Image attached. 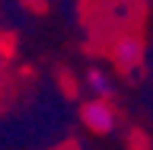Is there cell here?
<instances>
[{
  "instance_id": "obj_1",
  "label": "cell",
  "mask_w": 153,
  "mask_h": 150,
  "mask_svg": "<svg viewBox=\"0 0 153 150\" xmlns=\"http://www.w3.org/2000/svg\"><path fill=\"white\" fill-rule=\"evenodd\" d=\"M83 122H86V128L96 131V134H112L115 125H118V115H115V105L108 102V99L93 96V99L83 105Z\"/></svg>"
},
{
  "instance_id": "obj_2",
  "label": "cell",
  "mask_w": 153,
  "mask_h": 150,
  "mask_svg": "<svg viewBox=\"0 0 153 150\" xmlns=\"http://www.w3.org/2000/svg\"><path fill=\"white\" fill-rule=\"evenodd\" d=\"M140 54H143L140 38L124 35L121 42H115V64H118V67H124V70H131V67H137V64H140Z\"/></svg>"
},
{
  "instance_id": "obj_3",
  "label": "cell",
  "mask_w": 153,
  "mask_h": 150,
  "mask_svg": "<svg viewBox=\"0 0 153 150\" xmlns=\"http://www.w3.org/2000/svg\"><path fill=\"white\" fill-rule=\"evenodd\" d=\"M86 83H89V90H93L96 96H102V99H112V93H115L108 74H102V70H89V74H86Z\"/></svg>"
},
{
  "instance_id": "obj_4",
  "label": "cell",
  "mask_w": 153,
  "mask_h": 150,
  "mask_svg": "<svg viewBox=\"0 0 153 150\" xmlns=\"http://www.w3.org/2000/svg\"><path fill=\"white\" fill-rule=\"evenodd\" d=\"M26 3H32V7H38V3H45V0H26Z\"/></svg>"
},
{
  "instance_id": "obj_5",
  "label": "cell",
  "mask_w": 153,
  "mask_h": 150,
  "mask_svg": "<svg viewBox=\"0 0 153 150\" xmlns=\"http://www.w3.org/2000/svg\"><path fill=\"white\" fill-rule=\"evenodd\" d=\"M0 77H3V54H0Z\"/></svg>"
}]
</instances>
